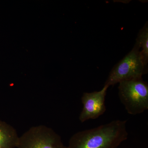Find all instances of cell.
I'll list each match as a JSON object with an SVG mask.
<instances>
[{
	"label": "cell",
	"mask_w": 148,
	"mask_h": 148,
	"mask_svg": "<svg viewBox=\"0 0 148 148\" xmlns=\"http://www.w3.org/2000/svg\"><path fill=\"white\" fill-rule=\"evenodd\" d=\"M108 88L104 86L99 91L85 92L83 94L81 98L83 108L79 116L81 122L96 119L105 112V99Z\"/></svg>",
	"instance_id": "cell-5"
},
{
	"label": "cell",
	"mask_w": 148,
	"mask_h": 148,
	"mask_svg": "<svg viewBox=\"0 0 148 148\" xmlns=\"http://www.w3.org/2000/svg\"><path fill=\"white\" fill-rule=\"evenodd\" d=\"M19 139L14 127L0 120V148H17Z\"/></svg>",
	"instance_id": "cell-6"
},
{
	"label": "cell",
	"mask_w": 148,
	"mask_h": 148,
	"mask_svg": "<svg viewBox=\"0 0 148 148\" xmlns=\"http://www.w3.org/2000/svg\"><path fill=\"white\" fill-rule=\"evenodd\" d=\"M17 148H68L52 128L41 125L33 126L19 137Z\"/></svg>",
	"instance_id": "cell-4"
},
{
	"label": "cell",
	"mask_w": 148,
	"mask_h": 148,
	"mask_svg": "<svg viewBox=\"0 0 148 148\" xmlns=\"http://www.w3.org/2000/svg\"><path fill=\"white\" fill-rule=\"evenodd\" d=\"M140 46V53L145 64L148 63V21L138 33L136 41Z\"/></svg>",
	"instance_id": "cell-7"
},
{
	"label": "cell",
	"mask_w": 148,
	"mask_h": 148,
	"mask_svg": "<svg viewBox=\"0 0 148 148\" xmlns=\"http://www.w3.org/2000/svg\"><path fill=\"white\" fill-rule=\"evenodd\" d=\"M126 120L112 121L73 135L68 148H118L127 140Z\"/></svg>",
	"instance_id": "cell-1"
},
{
	"label": "cell",
	"mask_w": 148,
	"mask_h": 148,
	"mask_svg": "<svg viewBox=\"0 0 148 148\" xmlns=\"http://www.w3.org/2000/svg\"><path fill=\"white\" fill-rule=\"evenodd\" d=\"M119 96L130 114L143 113L148 109V84L143 78L120 82Z\"/></svg>",
	"instance_id": "cell-3"
},
{
	"label": "cell",
	"mask_w": 148,
	"mask_h": 148,
	"mask_svg": "<svg viewBox=\"0 0 148 148\" xmlns=\"http://www.w3.org/2000/svg\"><path fill=\"white\" fill-rule=\"evenodd\" d=\"M140 49L136 41L132 50L111 70L104 86H113L124 81L141 78L147 73L148 66L144 62Z\"/></svg>",
	"instance_id": "cell-2"
}]
</instances>
